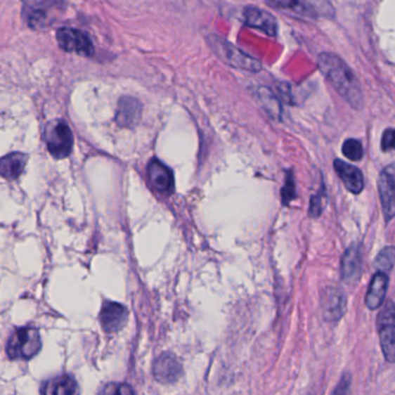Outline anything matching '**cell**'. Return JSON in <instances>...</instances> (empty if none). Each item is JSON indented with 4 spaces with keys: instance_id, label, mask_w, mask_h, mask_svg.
<instances>
[{
    "instance_id": "1",
    "label": "cell",
    "mask_w": 395,
    "mask_h": 395,
    "mask_svg": "<svg viewBox=\"0 0 395 395\" xmlns=\"http://www.w3.org/2000/svg\"><path fill=\"white\" fill-rule=\"evenodd\" d=\"M318 66L334 89L351 105L360 109L363 105V93L360 82L342 59L333 53L324 52L318 57Z\"/></svg>"
},
{
    "instance_id": "2",
    "label": "cell",
    "mask_w": 395,
    "mask_h": 395,
    "mask_svg": "<svg viewBox=\"0 0 395 395\" xmlns=\"http://www.w3.org/2000/svg\"><path fill=\"white\" fill-rule=\"evenodd\" d=\"M207 42L215 55L231 67L242 70V71L252 72V73L259 72L263 67L261 63L258 59L250 56L247 52L238 49L237 46L219 35L208 36Z\"/></svg>"
},
{
    "instance_id": "3",
    "label": "cell",
    "mask_w": 395,
    "mask_h": 395,
    "mask_svg": "<svg viewBox=\"0 0 395 395\" xmlns=\"http://www.w3.org/2000/svg\"><path fill=\"white\" fill-rule=\"evenodd\" d=\"M64 8V0H25L22 18L32 30H46Z\"/></svg>"
},
{
    "instance_id": "4",
    "label": "cell",
    "mask_w": 395,
    "mask_h": 395,
    "mask_svg": "<svg viewBox=\"0 0 395 395\" xmlns=\"http://www.w3.org/2000/svg\"><path fill=\"white\" fill-rule=\"evenodd\" d=\"M42 341L39 330L22 328L15 330L7 342V355L11 360H30L39 353Z\"/></svg>"
},
{
    "instance_id": "5",
    "label": "cell",
    "mask_w": 395,
    "mask_h": 395,
    "mask_svg": "<svg viewBox=\"0 0 395 395\" xmlns=\"http://www.w3.org/2000/svg\"><path fill=\"white\" fill-rule=\"evenodd\" d=\"M46 147L55 159L67 157L73 149V134L65 120L56 119L46 125L44 131Z\"/></svg>"
},
{
    "instance_id": "6",
    "label": "cell",
    "mask_w": 395,
    "mask_h": 395,
    "mask_svg": "<svg viewBox=\"0 0 395 395\" xmlns=\"http://www.w3.org/2000/svg\"><path fill=\"white\" fill-rule=\"evenodd\" d=\"M377 328L386 361L395 363V305L393 302H387L379 312Z\"/></svg>"
},
{
    "instance_id": "7",
    "label": "cell",
    "mask_w": 395,
    "mask_h": 395,
    "mask_svg": "<svg viewBox=\"0 0 395 395\" xmlns=\"http://www.w3.org/2000/svg\"><path fill=\"white\" fill-rule=\"evenodd\" d=\"M57 42L64 51L78 53L80 56L91 57L95 49L91 39L82 30L63 27L57 30Z\"/></svg>"
},
{
    "instance_id": "8",
    "label": "cell",
    "mask_w": 395,
    "mask_h": 395,
    "mask_svg": "<svg viewBox=\"0 0 395 395\" xmlns=\"http://www.w3.org/2000/svg\"><path fill=\"white\" fill-rule=\"evenodd\" d=\"M183 365L175 354L163 353L153 364V376L161 384H174L183 376Z\"/></svg>"
},
{
    "instance_id": "9",
    "label": "cell",
    "mask_w": 395,
    "mask_h": 395,
    "mask_svg": "<svg viewBox=\"0 0 395 395\" xmlns=\"http://www.w3.org/2000/svg\"><path fill=\"white\" fill-rule=\"evenodd\" d=\"M129 311L116 302H104L100 312L101 326L107 333H117L127 325Z\"/></svg>"
},
{
    "instance_id": "10",
    "label": "cell",
    "mask_w": 395,
    "mask_h": 395,
    "mask_svg": "<svg viewBox=\"0 0 395 395\" xmlns=\"http://www.w3.org/2000/svg\"><path fill=\"white\" fill-rule=\"evenodd\" d=\"M347 299L344 292L335 287L326 288L321 295V310L328 321L340 320L346 312Z\"/></svg>"
},
{
    "instance_id": "11",
    "label": "cell",
    "mask_w": 395,
    "mask_h": 395,
    "mask_svg": "<svg viewBox=\"0 0 395 395\" xmlns=\"http://www.w3.org/2000/svg\"><path fill=\"white\" fill-rule=\"evenodd\" d=\"M149 181L153 188L162 195H170L175 188V179L171 169L157 159L150 160L147 167Z\"/></svg>"
},
{
    "instance_id": "12",
    "label": "cell",
    "mask_w": 395,
    "mask_h": 395,
    "mask_svg": "<svg viewBox=\"0 0 395 395\" xmlns=\"http://www.w3.org/2000/svg\"><path fill=\"white\" fill-rule=\"evenodd\" d=\"M243 14L247 26L260 30L271 37L278 35V21L267 11L260 10L258 7H247Z\"/></svg>"
},
{
    "instance_id": "13",
    "label": "cell",
    "mask_w": 395,
    "mask_h": 395,
    "mask_svg": "<svg viewBox=\"0 0 395 395\" xmlns=\"http://www.w3.org/2000/svg\"><path fill=\"white\" fill-rule=\"evenodd\" d=\"M143 115V104L130 96H124L118 102L116 122L119 127L132 129L139 123Z\"/></svg>"
},
{
    "instance_id": "14",
    "label": "cell",
    "mask_w": 395,
    "mask_h": 395,
    "mask_svg": "<svg viewBox=\"0 0 395 395\" xmlns=\"http://www.w3.org/2000/svg\"><path fill=\"white\" fill-rule=\"evenodd\" d=\"M378 188L382 213L389 222L395 216V179L387 169L379 177Z\"/></svg>"
},
{
    "instance_id": "15",
    "label": "cell",
    "mask_w": 395,
    "mask_h": 395,
    "mask_svg": "<svg viewBox=\"0 0 395 395\" xmlns=\"http://www.w3.org/2000/svg\"><path fill=\"white\" fill-rule=\"evenodd\" d=\"M334 169L337 171V176L340 177L341 181H344L348 191L355 195H358L362 192L364 188V179L360 169L349 164V163L344 162L341 160H335L334 161Z\"/></svg>"
},
{
    "instance_id": "16",
    "label": "cell",
    "mask_w": 395,
    "mask_h": 395,
    "mask_svg": "<svg viewBox=\"0 0 395 395\" xmlns=\"http://www.w3.org/2000/svg\"><path fill=\"white\" fill-rule=\"evenodd\" d=\"M28 156L23 153L14 152L0 159V176L8 181L19 179L26 167Z\"/></svg>"
},
{
    "instance_id": "17",
    "label": "cell",
    "mask_w": 395,
    "mask_h": 395,
    "mask_svg": "<svg viewBox=\"0 0 395 395\" xmlns=\"http://www.w3.org/2000/svg\"><path fill=\"white\" fill-rule=\"evenodd\" d=\"M43 395H80L78 382L72 376L56 377L44 384Z\"/></svg>"
},
{
    "instance_id": "18",
    "label": "cell",
    "mask_w": 395,
    "mask_h": 395,
    "mask_svg": "<svg viewBox=\"0 0 395 395\" xmlns=\"http://www.w3.org/2000/svg\"><path fill=\"white\" fill-rule=\"evenodd\" d=\"M362 271V252L358 245L347 250L342 259V278L347 282L356 281Z\"/></svg>"
},
{
    "instance_id": "19",
    "label": "cell",
    "mask_w": 395,
    "mask_h": 395,
    "mask_svg": "<svg viewBox=\"0 0 395 395\" xmlns=\"http://www.w3.org/2000/svg\"><path fill=\"white\" fill-rule=\"evenodd\" d=\"M387 285H389V279L386 276V273H376L370 283L369 292L366 295V305L370 310H377L382 306L387 292Z\"/></svg>"
},
{
    "instance_id": "20",
    "label": "cell",
    "mask_w": 395,
    "mask_h": 395,
    "mask_svg": "<svg viewBox=\"0 0 395 395\" xmlns=\"http://www.w3.org/2000/svg\"><path fill=\"white\" fill-rule=\"evenodd\" d=\"M257 98L259 100L264 110L269 116L273 118H279L282 112L281 104H280L279 98H276V94L269 88L260 87L257 91Z\"/></svg>"
},
{
    "instance_id": "21",
    "label": "cell",
    "mask_w": 395,
    "mask_h": 395,
    "mask_svg": "<svg viewBox=\"0 0 395 395\" xmlns=\"http://www.w3.org/2000/svg\"><path fill=\"white\" fill-rule=\"evenodd\" d=\"M266 3L276 10L287 11L297 15L310 17L301 0H266Z\"/></svg>"
},
{
    "instance_id": "22",
    "label": "cell",
    "mask_w": 395,
    "mask_h": 395,
    "mask_svg": "<svg viewBox=\"0 0 395 395\" xmlns=\"http://www.w3.org/2000/svg\"><path fill=\"white\" fill-rule=\"evenodd\" d=\"M301 1L308 11L310 17H318V15L332 17L333 15V7L330 6L328 0H301Z\"/></svg>"
},
{
    "instance_id": "23",
    "label": "cell",
    "mask_w": 395,
    "mask_h": 395,
    "mask_svg": "<svg viewBox=\"0 0 395 395\" xmlns=\"http://www.w3.org/2000/svg\"><path fill=\"white\" fill-rule=\"evenodd\" d=\"M395 264V247H389L382 250L375 260V266L378 272H389Z\"/></svg>"
},
{
    "instance_id": "24",
    "label": "cell",
    "mask_w": 395,
    "mask_h": 395,
    "mask_svg": "<svg viewBox=\"0 0 395 395\" xmlns=\"http://www.w3.org/2000/svg\"><path fill=\"white\" fill-rule=\"evenodd\" d=\"M342 152L350 161H360L363 157V146L356 139H348L344 141Z\"/></svg>"
},
{
    "instance_id": "25",
    "label": "cell",
    "mask_w": 395,
    "mask_h": 395,
    "mask_svg": "<svg viewBox=\"0 0 395 395\" xmlns=\"http://www.w3.org/2000/svg\"><path fill=\"white\" fill-rule=\"evenodd\" d=\"M98 395H136V393L127 382H110L101 389Z\"/></svg>"
},
{
    "instance_id": "26",
    "label": "cell",
    "mask_w": 395,
    "mask_h": 395,
    "mask_svg": "<svg viewBox=\"0 0 395 395\" xmlns=\"http://www.w3.org/2000/svg\"><path fill=\"white\" fill-rule=\"evenodd\" d=\"M281 195L282 202H283V205H288L290 201L295 199V181H294L292 172H289L288 174V177H287V181H285V186L282 188Z\"/></svg>"
},
{
    "instance_id": "27",
    "label": "cell",
    "mask_w": 395,
    "mask_h": 395,
    "mask_svg": "<svg viewBox=\"0 0 395 395\" xmlns=\"http://www.w3.org/2000/svg\"><path fill=\"white\" fill-rule=\"evenodd\" d=\"M325 199V191L321 190L318 195H313L310 202V215L312 217H318L321 214V212L324 209V204L323 201Z\"/></svg>"
},
{
    "instance_id": "28",
    "label": "cell",
    "mask_w": 395,
    "mask_h": 395,
    "mask_svg": "<svg viewBox=\"0 0 395 395\" xmlns=\"http://www.w3.org/2000/svg\"><path fill=\"white\" fill-rule=\"evenodd\" d=\"M350 385H351V376L349 373H344L334 389L333 395H348Z\"/></svg>"
},
{
    "instance_id": "29",
    "label": "cell",
    "mask_w": 395,
    "mask_h": 395,
    "mask_svg": "<svg viewBox=\"0 0 395 395\" xmlns=\"http://www.w3.org/2000/svg\"><path fill=\"white\" fill-rule=\"evenodd\" d=\"M382 148L385 152L394 148V130L389 129L384 132L382 139Z\"/></svg>"
},
{
    "instance_id": "30",
    "label": "cell",
    "mask_w": 395,
    "mask_h": 395,
    "mask_svg": "<svg viewBox=\"0 0 395 395\" xmlns=\"http://www.w3.org/2000/svg\"><path fill=\"white\" fill-rule=\"evenodd\" d=\"M394 148H395V131H394Z\"/></svg>"
}]
</instances>
